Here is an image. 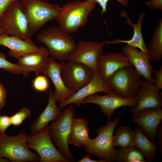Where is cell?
<instances>
[{"mask_svg":"<svg viewBox=\"0 0 162 162\" xmlns=\"http://www.w3.org/2000/svg\"><path fill=\"white\" fill-rule=\"evenodd\" d=\"M78 162H107V161L104 159H99L98 160H92L91 156L88 155L85 156L81 160L77 161Z\"/></svg>","mask_w":162,"mask_h":162,"instance_id":"74e56055","label":"cell"},{"mask_svg":"<svg viewBox=\"0 0 162 162\" xmlns=\"http://www.w3.org/2000/svg\"><path fill=\"white\" fill-rule=\"evenodd\" d=\"M30 136L23 129L13 136L0 131V158H5L14 162L39 161V156L31 151L26 146Z\"/></svg>","mask_w":162,"mask_h":162,"instance_id":"277c9868","label":"cell"},{"mask_svg":"<svg viewBox=\"0 0 162 162\" xmlns=\"http://www.w3.org/2000/svg\"><path fill=\"white\" fill-rule=\"evenodd\" d=\"M94 71L89 67L81 63L68 61L61 71L66 86L76 92L92 80Z\"/></svg>","mask_w":162,"mask_h":162,"instance_id":"8fae6325","label":"cell"},{"mask_svg":"<svg viewBox=\"0 0 162 162\" xmlns=\"http://www.w3.org/2000/svg\"><path fill=\"white\" fill-rule=\"evenodd\" d=\"M96 4H98L101 8V14L102 15L107 11V6L110 0H93ZM118 2L123 7H127L129 4V0H115Z\"/></svg>","mask_w":162,"mask_h":162,"instance_id":"4dcf8cb0","label":"cell"},{"mask_svg":"<svg viewBox=\"0 0 162 162\" xmlns=\"http://www.w3.org/2000/svg\"><path fill=\"white\" fill-rule=\"evenodd\" d=\"M20 0H0V20L4 12L13 2Z\"/></svg>","mask_w":162,"mask_h":162,"instance_id":"e575fe53","label":"cell"},{"mask_svg":"<svg viewBox=\"0 0 162 162\" xmlns=\"http://www.w3.org/2000/svg\"><path fill=\"white\" fill-rule=\"evenodd\" d=\"M65 63L58 62L52 58H49L46 69L42 74L48 76L52 82L55 89L54 96L56 102L60 103L67 101L76 92L66 86L62 78L61 71Z\"/></svg>","mask_w":162,"mask_h":162,"instance_id":"5bb4252c","label":"cell"},{"mask_svg":"<svg viewBox=\"0 0 162 162\" xmlns=\"http://www.w3.org/2000/svg\"><path fill=\"white\" fill-rule=\"evenodd\" d=\"M159 90L154 83L142 80L136 94L137 103L135 107L130 109V113L133 114L147 109L161 108L162 96Z\"/></svg>","mask_w":162,"mask_h":162,"instance_id":"4fadbf2b","label":"cell"},{"mask_svg":"<svg viewBox=\"0 0 162 162\" xmlns=\"http://www.w3.org/2000/svg\"><path fill=\"white\" fill-rule=\"evenodd\" d=\"M89 131L88 123L86 120L74 118L68 136V143L79 148L85 147L91 139Z\"/></svg>","mask_w":162,"mask_h":162,"instance_id":"603a6c76","label":"cell"},{"mask_svg":"<svg viewBox=\"0 0 162 162\" xmlns=\"http://www.w3.org/2000/svg\"><path fill=\"white\" fill-rule=\"evenodd\" d=\"M97 65L100 76L106 82L119 69L132 66L128 57L122 52H112L102 55L98 59Z\"/></svg>","mask_w":162,"mask_h":162,"instance_id":"ac0fdd59","label":"cell"},{"mask_svg":"<svg viewBox=\"0 0 162 162\" xmlns=\"http://www.w3.org/2000/svg\"><path fill=\"white\" fill-rule=\"evenodd\" d=\"M132 115L131 121L137 124L148 139L154 142L157 129L162 122V108L147 109Z\"/></svg>","mask_w":162,"mask_h":162,"instance_id":"9a60e30c","label":"cell"},{"mask_svg":"<svg viewBox=\"0 0 162 162\" xmlns=\"http://www.w3.org/2000/svg\"><path fill=\"white\" fill-rule=\"evenodd\" d=\"M26 145L35 150L40 157V162H71L64 157L53 144L50 135L49 125L36 134L31 135Z\"/></svg>","mask_w":162,"mask_h":162,"instance_id":"9c48e42d","label":"cell"},{"mask_svg":"<svg viewBox=\"0 0 162 162\" xmlns=\"http://www.w3.org/2000/svg\"><path fill=\"white\" fill-rule=\"evenodd\" d=\"M150 61L160 63L162 59V18L159 20L150 39L148 47Z\"/></svg>","mask_w":162,"mask_h":162,"instance_id":"d4e9b609","label":"cell"},{"mask_svg":"<svg viewBox=\"0 0 162 162\" xmlns=\"http://www.w3.org/2000/svg\"><path fill=\"white\" fill-rule=\"evenodd\" d=\"M117 150V161L119 162H145L143 154L135 146L121 147Z\"/></svg>","mask_w":162,"mask_h":162,"instance_id":"4316f807","label":"cell"},{"mask_svg":"<svg viewBox=\"0 0 162 162\" xmlns=\"http://www.w3.org/2000/svg\"><path fill=\"white\" fill-rule=\"evenodd\" d=\"M21 2L32 35L48 22L55 20L61 7L43 0H22Z\"/></svg>","mask_w":162,"mask_h":162,"instance_id":"8992f818","label":"cell"},{"mask_svg":"<svg viewBox=\"0 0 162 162\" xmlns=\"http://www.w3.org/2000/svg\"><path fill=\"white\" fill-rule=\"evenodd\" d=\"M32 86L36 91L44 92L49 88V80L45 75H39L36 76L34 79Z\"/></svg>","mask_w":162,"mask_h":162,"instance_id":"f546056e","label":"cell"},{"mask_svg":"<svg viewBox=\"0 0 162 162\" xmlns=\"http://www.w3.org/2000/svg\"><path fill=\"white\" fill-rule=\"evenodd\" d=\"M133 130L134 146L143 154L146 162H152L158 151L157 144L150 140L139 126L135 127Z\"/></svg>","mask_w":162,"mask_h":162,"instance_id":"cb8c5ba5","label":"cell"},{"mask_svg":"<svg viewBox=\"0 0 162 162\" xmlns=\"http://www.w3.org/2000/svg\"><path fill=\"white\" fill-rule=\"evenodd\" d=\"M49 56L47 47L41 46L18 58L17 64L22 68L23 77H27L32 71L34 72L36 75L43 74L46 69Z\"/></svg>","mask_w":162,"mask_h":162,"instance_id":"2e32d148","label":"cell"},{"mask_svg":"<svg viewBox=\"0 0 162 162\" xmlns=\"http://www.w3.org/2000/svg\"><path fill=\"white\" fill-rule=\"evenodd\" d=\"M10 161L8 159L5 158H0V162H10Z\"/></svg>","mask_w":162,"mask_h":162,"instance_id":"f35d334b","label":"cell"},{"mask_svg":"<svg viewBox=\"0 0 162 162\" xmlns=\"http://www.w3.org/2000/svg\"><path fill=\"white\" fill-rule=\"evenodd\" d=\"M127 12L122 10L120 14V17H124L126 19L127 23L132 27L134 34L131 39L129 40H122L117 39L112 40L105 41L106 44L107 45L119 43H124L126 44L139 49L141 51L148 55V48L145 43L142 33V25L143 20L146 15L145 11H142L140 14L138 18L136 23L133 24L130 19L127 16Z\"/></svg>","mask_w":162,"mask_h":162,"instance_id":"ffe728a7","label":"cell"},{"mask_svg":"<svg viewBox=\"0 0 162 162\" xmlns=\"http://www.w3.org/2000/svg\"><path fill=\"white\" fill-rule=\"evenodd\" d=\"M7 95V92L5 88L0 83V110L5 105Z\"/></svg>","mask_w":162,"mask_h":162,"instance_id":"d590c367","label":"cell"},{"mask_svg":"<svg viewBox=\"0 0 162 162\" xmlns=\"http://www.w3.org/2000/svg\"><path fill=\"white\" fill-rule=\"evenodd\" d=\"M48 95V101L46 107L30 126L31 135L36 134L48 125L49 123L54 120L61 112L56 106V101L52 89L49 90Z\"/></svg>","mask_w":162,"mask_h":162,"instance_id":"7402d4cb","label":"cell"},{"mask_svg":"<svg viewBox=\"0 0 162 162\" xmlns=\"http://www.w3.org/2000/svg\"><path fill=\"white\" fill-rule=\"evenodd\" d=\"M96 4L93 0L69 1L60 7L55 20L58 22L59 27L66 32L75 33L86 25Z\"/></svg>","mask_w":162,"mask_h":162,"instance_id":"6da1fadb","label":"cell"},{"mask_svg":"<svg viewBox=\"0 0 162 162\" xmlns=\"http://www.w3.org/2000/svg\"><path fill=\"white\" fill-rule=\"evenodd\" d=\"M0 45L8 48L10 56L18 59L25 54L36 50L38 47L31 39L23 40L15 36L0 34Z\"/></svg>","mask_w":162,"mask_h":162,"instance_id":"44dd1931","label":"cell"},{"mask_svg":"<svg viewBox=\"0 0 162 162\" xmlns=\"http://www.w3.org/2000/svg\"><path fill=\"white\" fill-rule=\"evenodd\" d=\"M36 38L46 46L50 56L60 62L68 61L77 45L71 34L56 26L43 30Z\"/></svg>","mask_w":162,"mask_h":162,"instance_id":"7a4b0ae2","label":"cell"},{"mask_svg":"<svg viewBox=\"0 0 162 162\" xmlns=\"http://www.w3.org/2000/svg\"><path fill=\"white\" fill-rule=\"evenodd\" d=\"M137 102L136 95L132 98H126L113 90L105 95L96 93L89 95L83 100L82 104L91 103L99 105L100 112L106 116L108 122L111 120L116 109L123 106L133 108L136 106Z\"/></svg>","mask_w":162,"mask_h":162,"instance_id":"30bf717a","label":"cell"},{"mask_svg":"<svg viewBox=\"0 0 162 162\" xmlns=\"http://www.w3.org/2000/svg\"><path fill=\"white\" fill-rule=\"evenodd\" d=\"M154 78L153 80L154 84L160 89H162V66H160L158 69L154 71Z\"/></svg>","mask_w":162,"mask_h":162,"instance_id":"1f68e13d","label":"cell"},{"mask_svg":"<svg viewBox=\"0 0 162 162\" xmlns=\"http://www.w3.org/2000/svg\"><path fill=\"white\" fill-rule=\"evenodd\" d=\"M113 91L101 77L98 71H94L91 80L77 91L70 99L60 103L58 108L61 110L66 106L73 104L80 107L83 100L88 96L99 92L107 94Z\"/></svg>","mask_w":162,"mask_h":162,"instance_id":"e0dca14e","label":"cell"},{"mask_svg":"<svg viewBox=\"0 0 162 162\" xmlns=\"http://www.w3.org/2000/svg\"><path fill=\"white\" fill-rule=\"evenodd\" d=\"M113 147L134 146V130L129 126H122L113 135Z\"/></svg>","mask_w":162,"mask_h":162,"instance_id":"484cf974","label":"cell"},{"mask_svg":"<svg viewBox=\"0 0 162 162\" xmlns=\"http://www.w3.org/2000/svg\"><path fill=\"white\" fill-rule=\"evenodd\" d=\"M31 116L30 111L28 108L22 107L10 116L11 124L15 127L19 126L24 120Z\"/></svg>","mask_w":162,"mask_h":162,"instance_id":"f1b7e54d","label":"cell"},{"mask_svg":"<svg viewBox=\"0 0 162 162\" xmlns=\"http://www.w3.org/2000/svg\"><path fill=\"white\" fill-rule=\"evenodd\" d=\"M122 114L100 127L97 130L98 136L94 138L90 139L84 151L99 159H105L107 162L117 161V150L112 146V138Z\"/></svg>","mask_w":162,"mask_h":162,"instance_id":"3957f363","label":"cell"},{"mask_svg":"<svg viewBox=\"0 0 162 162\" xmlns=\"http://www.w3.org/2000/svg\"><path fill=\"white\" fill-rule=\"evenodd\" d=\"M122 51L139 74L146 80L154 83L152 74L154 70L150 62V58L148 55L128 44L123 46Z\"/></svg>","mask_w":162,"mask_h":162,"instance_id":"d6986e66","label":"cell"},{"mask_svg":"<svg viewBox=\"0 0 162 162\" xmlns=\"http://www.w3.org/2000/svg\"><path fill=\"white\" fill-rule=\"evenodd\" d=\"M146 6L152 10H159L162 9V0H146Z\"/></svg>","mask_w":162,"mask_h":162,"instance_id":"836d02e7","label":"cell"},{"mask_svg":"<svg viewBox=\"0 0 162 162\" xmlns=\"http://www.w3.org/2000/svg\"><path fill=\"white\" fill-rule=\"evenodd\" d=\"M76 115L74 106L70 104L49 126L51 140L59 152L71 162L74 158L68 148L67 139L72 122Z\"/></svg>","mask_w":162,"mask_h":162,"instance_id":"5b68a950","label":"cell"},{"mask_svg":"<svg viewBox=\"0 0 162 162\" xmlns=\"http://www.w3.org/2000/svg\"><path fill=\"white\" fill-rule=\"evenodd\" d=\"M141 76L132 66H125L116 71L106 82L117 93L131 98L137 94L141 83Z\"/></svg>","mask_w":162,"mask_h":162,"instance_id":"ba28073f","label":"cell"},{"mask_svg":"<svg viewBox=\"0 0 162 162\" xmlns=\"http://www.w3.org/2000/svg\"><path fill=\"white\" fill-rule=\"evenodd\" d=\"M0 27L5 34L15 36L24 40L31 39L32 35L20 0L13 2L3 14Z\"/></svg>","mask_w":162,"mask_h":162,"instance_id":"52a82bcc","label":"cell"},{"mask_svg":"<svg viewBox=\"0 0 162 162\" xmlns=\"http://www.w3.org/2000/svg\"><path fill=\"white\" fill-rule=\"evenodd\" d=\"M158 138V142L157 143L158 151L162 153V122L159 124L157 132V136Z\"/></svg>","mask_w":162,"mask_h":162,"instance_id":"8d00e7d4","label":"cell"},{"mask_svg":"<svg viewBox=\"0 0 162 162\" xmlns=\"http://www.w3.org/2000/svg\"><path fill=\"white\" fill-rule=\"evenodd\" d=\"M10 117L8 115L0 116V131L5 133L7 129L11 125Z\"/></svg>","mask_w":162,"mask_h":162,"instance_id":"d6a6232c","label":"cell"},{"mask_svg":"<svg viewBox=\"0 0 162 162\" xmlns=\"http://www.w3.org/2000/svg\"><path fill=\"white\" fill-rule=\"evenodd\" d=\"M4 34V30L0 27V34Z\"/></svg>","mask_w":162,"mask_h":162,"instance_id":"ab89813d","label":"cell"},{"mask_svg":"<svg viewBox=\"0 0 162 162\" xmlns=\"http://www.w3.org/2000/svg\"><path fill=\"white\" fill-rule=\"evenodd\" d=\"M0 68L17 75L22 73V68L19 64L8 61L6 56L1 52H0Z\"/></svg>","mask_w":162,"mask_h":162,"instance_id":"83f0119b","label":"cell"},{"mask_svg":"<svg viewBox=\"0 0 162 162\" xmlns=\"http://www.w3.org/2000/svg\"><path fill=\"white\" fill-rule=\"evenodd\" d=\"M105 44L104 41H80L68 57V61L81 63L89 67L94 71H98L97 62L103 54Z\"/></svg>","mask_w":162,"mask_h":162,"instance_id":"7c38bea8","label":"cell"}]
</instances>
